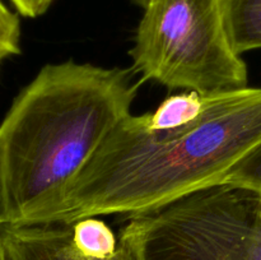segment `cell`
<instances>
[{"instance_id": "ba28073f", "label": "cell", "mask_w": 261, "mask_h": 260, "mask_svg": "<svg viewBox=\"0 0 261 260\" xmlns=\"http://www.w3.org/2000/svg\"><path fill=\"white\" fill-rule=\"evenodd\" d=\"M71 236L76 250L94 260L109 259L120 245L112 229L97 217L79 219L71 224Z\"/></svg>"}, {"instance_id": "6da1fadb", "label": "cell", "mask_w": 261, "mask_h": 260, "mask_svg": "<svg viewBox=\"0 0 261 260\" xmlns=\"http://www.w3.org/2000/svg\"><path fill=\"white\" fill-rule=\"evenodd\" d=\"M130 71L66 60L42 66L0 124L3 224L53 223L110 133L130 115Z\"/></svg>"}, {"instance_id": "30bf717a", "label": "cell", "mask_w": 261, "mask_h": 260, "mask_svg": "<svg viewBox=\"0 0 261 260\" xmlns=\"http://www.w3.org/2000/svg\"><path fill=\"white\" fill-rule=\"evenodd\" d=\"M20 23L0 0V64L9 56L20 53Z\"/></svg>"}, {"instance_id": "9c48e42d", "label": "cell", "mask_w": 261, "mask_h": 260, "mask_svg": "<svg viewBox=\"0 0 261 260\" xmlns=\"http://www.w3.org/2000/svg\"><path fill=\"white\" fill-rule=\"evenodd\" d=\"M224 183L244 186L261 194V143L234 166Z\"/></svg>"}, {"instance_id": "5bb4252c", "label": "cell", "mask_w": 261, "mask_h": 260, "mask_svg": "<svg viewBox=\"0 0 261 260\" xmlns=\"http://www.w3.org/2000/svg\"><path fill=\"white\" fill-rule=\"evenodd\" d=\"M149 2L150 0H134L135 4H138L139 7H142L143 9H144V8H147V5L149 4Z\"/></svg>"}, {"instance_id": "7c38bea8", "label": "cell", "mask_w": 261, "mask_h": 260, "mask_svg": "<svg viewBox=\"0 0 261 260\" xmlns=\"http://www.w3.org/2000/svg\"><path fill=\"white\" fill-rule=\"evenodd\" d=\"M0 260H8L7 251H5V247H4V242H3L2 231H0Z\"/></svg>"}, {"instance_id": "277c9868", "label": "cell", "mask_w": 261, "mask_h": 260, "mask_svg": "<svg viewBox=\"0 0 261 260\" xmlns=\"http://www.w3.org/2000/svg\"><path fill=\"white\" fill-rule=\"evenodd\" d=\"M135 260H261V194L221 183L147 213L120 233Z\"/></svg>"}, {"instance_id": "7a4b0ae2", "label": "cell", "mask_w": 261, "mask_h": 260, "mask_svg": "<svg viewBox=\"0 0 261 260\" xmlns=\"http://www.w3.org/2000/svg\"><path fill=\"white\" fill-rule=\"evenodd\" d=\"M260 143L261 88L209 94L198 121L165 134L130 114L89 161L53 223L154 211L224 183Z\"/></svg>"}, {"instance_id": "3957f363", "label": "cell", "mask_w": 261, "mask_h": 260, "mask_svg": "<svg viewBox=\"0 0 261 260\" xmlns=\"http://www.w3.org/2000/svg\"><path fill=\"white\" fill-rule=\"evenodd\" d=\"M130 55L145 81L216 94L247 87V66L227 35L223 0H150Z\"/></svg>"}, {"instance_id": "5b68a950", "label": "cell", "mask_w": 261, "mask_h": 260, "mask_svg": "<svg viewBox=\"0 0 261 260\" xmlns=\"http://www.w3.org/2000/svg\"><path fill=\"white\" fill-rule=\"evenodd\" d=\"M8 260H94L74 246L71 224L47 223L0 227ZM120 242V241H119ZM106 260H135L122 244Z\"/></svg>"}, {"instance_id": "8992f818", "label": "cell", "mask_w": 261, "mask_h": 260, "mask_svg": "<svg viewBox=\"0 0 261 260\" xmlns=\"http://www.w3.org/2000/svg\"><path fill=\"white\" fill-rule=\"evenodd\" d=\"M208 96L195 91L172 94L154 112L142 115L143 121L148 129L158 134L188 127L200 119L208 103Z\"/></svg>"}, {"instance_id": "4fadbf2b", "label": "cell", "mask_w": 261, "mask_h": 260, "mask_svg": "<svg viewBox=\"0 0 261 260\" xmlns=\"http://www.w3.org/2000/svg\"><path fill=\"white\" fill-rule=\"evenodd\" d=\"M3 224V185H2V176H0V227Z\"/></svg>"}, {"instance_id": "52a82bcc", "label": "cell", "mask_w": 261, "mask_h": 260, "mask_svg": "<svg viewBox=\"0 0 261 260\" xmlns=\"http://www.w3.org/2000/svg\"><path fill=\"white\" fill-rule=\"evenodd\" d=\"M223 14L227 35L239 55L261 48V0H223Z\"/></svg>"}, {"instance_id": "8fae6325", "label": "cell", "mask_w": 261, "mask_h": 260, "mask_svg": "<svg viewBox=\"0 0 261 260\" xmlns=\"http://www.w3.org/2000/svg\"><path fill=\"white\" fill-rule=\"evenodd\" d=\"M18 12L28 18H36L43 14L53 0H10Z\"/></svg>"}]
</instances>
